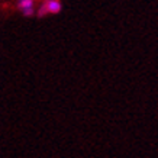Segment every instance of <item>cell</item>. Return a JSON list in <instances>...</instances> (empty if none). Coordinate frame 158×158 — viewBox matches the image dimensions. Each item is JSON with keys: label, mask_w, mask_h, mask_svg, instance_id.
Returning a JSON list of instances; mask_svg holds the SVG:
<instances>
[{"label": "cell", "mask_w": 158, "mask_h": 158, "mask_svg": "<svg viewBox=\"0 0 158 158\" xmlns=\"http://www.w3.org/2000/svg\"><path fill=\"white\" fill-rule=\"evenodd\" d=\"M19 9L23 10V15L31 16V15L34 13V0H20Z\"/></svg>", "instance_id": "1"}, {"label": "cell", "mask_w": 158, "mask_h": 158, "mask_svg": "<svg viewBox=\"0 0 158 158\" xmlns=\"http://www.w3.org/2000/svg\"><path fill=\"white\" fill-rule=\"evenodd\" d=\"M44 6H45L47 13H58L61 10V5H60L58 0H48L47 5H44Z\"/></svg>", "instance_id": "2"}]
</instances>
